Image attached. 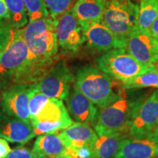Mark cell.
<instances>
[{"instance_id": "6da1fadb", "label": "cell", "mask_w": 158, "mask_h": 158, "mask_svg": "<svg viewBox=\"0 0 158 158\" xmlns=\"http://www.w3.org/2000/svg\"><path fill=\"white\" fill-rule=\"evenodd\" d=\"M20 32L29 56L15 76L13 84H37L58 60L56 19L48 17L29 22Z\"/></svg>"}, {"instance_id": "7a4b0ae2", "label": "cell", "mask_w": 158, "mask_h": 158, "mask_svg": "<svg viewBox=\"0 0 158 158\" xmlns=\"http://www.w3.org/2000/svg\"><path fill=\"white\" fill-rule=\"evenodd\" d=\"M74 86L100 108L122 97L114 90L110 77L92 65L82 67L77 72Z\"/></svg>"}, {"instance_id": "3957f363", "label": "cell", "mask_w": 158, "mask_h": 158, "mask_svg": "<svg viewBox=\"0 0 158 158\" xmlns=\"http://www.w3.org/2000/svg\"><path fill=\"white\" fill-rule=\"evenodd\" d=\"M137 102L121 97L112 103L100 108L93 126L98 135L123 134L129 131Z\"/></svg>"}, {"instance_id": "277c9868", "label": "cell", "mask_w": 158, "mask_h": 158, "mask_svg": "<svg viewBox=\"0 0 158 158\" xmlns=\"http://www.w3.org/2000/svg\"><path fill=\"white\" fill-rule=\"evenodd\" d=\"M150 67L138 62L125 49L106 51L96 59L97 68L109 77L123 83L147 72Z\"/></svg>"}, {"instance_id": "5b68a950", "label": "cell", "mask_w": 158, "mask_h": 158, "mask_svg": "<svg viewBox=\"0 0 158 158\" xmlns=\"http://www.w3.org/2000/svg\"><path fill=\"white\" fill-rule=\"evenodd\" d=\"M139 7L131 0H106L102 23L118 36L127 39L138 28Z\"/></svg>"}, {"instance_id": "8992f818", "label": "cell", "mask_w": 158, "mask_h": 158, "mask_svg": "<svg viewBox=\"0 0 158 158\" xmlns=\"http://www.w3.org/2000/svg\"><path fill=\"white\" fill-rule=\"evenodd\" d=\"M29 50L20 29H13L10 39L0 56V97L13 84L15 76L24 64Z\"/></svg>"}, {"instance_id": "52a82bcc", "label": "cell", "mask_w": 158, "mask_h": 158, "mask_svg": "<svg viewBox=\"0 0 158 158\" xmlns=\"http://www.w3.org/2000/svg\"><path fill=\"white\" fill-rule=\"evenodd\" d=\"M75 79L66 61L60 59L35 84L37 89L47 98L63 100L68 98Z\"/></svg>"}, {"instance_id": "ba28073f", "label": "cell", "mask_w": 158, "mask_h": 158, "mask_svg": "<svg viewBox=\"0 0 158 158\" xmlns=\"http://www.w3.org/2000/svg\"><path fill=\"white\" fill-rule=\"evenodd\" d=\"M129 131L133 138L157 135L158 91L153 92L141 102H137Z\"/></svg>"}, {"instance_id": "9c48e42d", "label": "cell", "mask_w": 158, "mask_h": 158, "mask_svg": "<svg viewBox=\"0 0 158 158\" xmlns=\"http://www.w3.org/2000/svg\"><path fill=\"white\" fill-rule=\"evenodd\" d=\"M32 84H14L1 95L0 108L4 113L31 124L29 101Z\"/></svg>"}, {"instance_id": "30bf717a", "label": "cell", "mask_w": 158, "mask_h": 158, "mask_svg": "<svg viewBox=\"0 0 158 158\" xmlns=\"http://www.w3.org/2000/svg\"><path fill=\"white\" fill-rule=\"evenodd\" d=\"M58 45L62 51L76 53L85 43L84 31L75 16L73 7L56 19Z\"/></svg>"}, {"instance_id": "8fae6325", "label": "cell", "mask_w": 158, "mask_h": 158, "mask_svg": "<svg viewBox=\"0 0 158 158\" xmlns=\"http://www.w3.org/2000/svg\"><path fill=\"white\" fill-rule=\"evenodd\" d=\"M125 50L146 66L157 64L158 42L150 31L135 29L127 37Z\"/></svg>"}, {"instance_id": "7c38bea8", "label": "cell", "mask_w": 158, "mask_h": 158, "mask_svg": "<svg viewBox=\"0 0 158 158\" xmlns=\"http://www.w3.org/2000/svg\"><path fill=\"white\" fill-rule=\"evenodd\" d=\"M84 31L85 43L94 50L108 51L127 48V39L118 36L102 22L90 26Z\"/></svg>"}, {"instance_id": "4fadbf2b", "label": "cell", "mask_w": 158, "mask_h": 158, "mask_svg": "<svg viewBox=\"0 0 158 158\" xmlns=\"http://www.w3.org/2000/svg\"><path fill=\"white\" fill-rule=\"evenodd\" d=\"M114 158H158V135L124 139Z\"/></svg>"}, {"instance_id": "5bb4252c", "label": "cell", "mask_w": 158, "mask_h": 158, "mask_svg": "<svg viewBox=\"0 0 158 158\" xmlns=\"http://www.w3.org/2000/svg\"><path fill=\"white\" fill-rule=\"evenodd\" d=\"M65 100L67 110L73 121L76 123L92 124L93 125L98 114L97 108L74 84Z\"/></svg>"}, {"instance_id": "9a60e30c", "label": "cell", "mask_w": 158, "mask_h": 158, "mask_svg": "<svg viewBox=\"0 0 158 158\" xmlns=\"http://www.w3.org/2000/svg\"><path fill=\"white\" fill-rule=\"evenodd\" d=\"M35 137L31 124L13 117L0 110V138L24 144Z\"/></svg>"}, {"instance_id": "2e32d148", "label": "cell", "mask_w": 158, "mask_h": 158, "mask_svg": "<svg viewBox=\"0 0 158 158\" xmlns=\"http://www.w3.org/2000/svg\"><path fill=\"white\" fill-rule=\"evenodd\" d=\"M106 0H78L73 10L83 30L94 23L102 22Z\"/></svg>"}, {"instance_id": "e0dca14e", "label": "cell", "mask_w": 158, "mask_h": 158, "mask_svg": "<svg viewBox=\"0 0 158 158\" xmlns=\"http://www.w3.org/2000/svg\"><path fill=\"white\" fill-rule=\"evenodd\" d=\"M66 147H92L98 135L89 124L74 123L58 133Z\"/></svg>"}, {"instance_id": "ac0fdd59", "label": "cell", "mask_w": 158, "mask_h": 158, "mask_svg": "<svg viewBox=\"0 0 158 158\" xmlns=\"http://www.w3.org/2000/svg\"><path fill=\"white\" fill-rule=\"evenodd\" d=\"M66 148L58 133H46L38 135L31 151L35 158H60Z\"/></svg>"}, {"instance_id": "d6986e66", "label": "cell", "mask_w": 158, "mask_h": 158, "mask_svg": "<svg viewBox=\"0 0 158 158\" xmlns=\"http://www.w3.org/2000/svg\"><path fill=\"white\" fill-rule=\"evenodd\" d=\"M58 122H73L62 100L48 98L41 107L36 117L31 121V125H34L38 122L51 123Z\"/></svg>"}, {"instance_id": "ffe728a7", "label": "cell", "mask_w": 158, "mask_h": 158, "mask_svg": "<svg viewBox=\"0 0 158 158\" xmlns=\"http://www.w3.org/2000/svg\"><path fill=\"white\" fill-rule=\"evenodd\" d=\"M124 140L123 134L98 135L92 147V158H114Z\"/></svg>"}, {"instance_id": "44dd1931", "label": "cell", "mask_w": 158, "mask_h": 158, "mask_svg": "<svg viewBox=\"0 0 158 158\" xmlns=\"http://www.w3.org/2000/svg\"><path fill=\"white\" fill-rule=\"evenodd\" d=\"M158 16V0H141L138 16V28L150 31L151 27Z\"/></svg>"}, {"instance_id": "7402d4cb", "label": "cell", "mask_w": 158, "mask_h": 158, "mask_svg": "<svg viewBox=\"0 0 158 158\" xmlns=\"http://www.w3.org/2000/svg\"><path fill=\"white\" fill-rule=\"evenodd\" d=\"M124 89H133L147 87L158 88V64L150 67L147 72L123 83Z\"/></svg>"}, {"instance_id": "603a6c76", "label": "cell", "mask_w": 158, "mask_h": 158, "mask_svg": "<svg viewBox=\"0 0 158 158\" xmlns=\"http://www.w3.org/2000/svg\"><path fill=\"white\" fill-rule=\"evenodd\" d=\"M10 14V24L12 28H23L29 21L23 0H5Z\"/></svg>"}, {"instance_id": "cb8c5ba5", "label": "cell", "mask_w": 158, "mask_h": 158, "mask_svg": "<svg viewBox=\"0 0 158 158\" xmlns=\"http://www.w3.org/2000/svg\"><path fill=\"white\" fill-rule=\"evenodd\" d=\"M29 22L50 17L44 0H23Z\"/></svg>"}, {"instance_id": "d4e9b609", "label": "cell", "mask_w": 158, "mask_h": 158, "mask_svg": "<svg viewBox=\"0 0 158 158\" xmlns=\"http://www.w3.org/2000/svg\"><path fill=\"white\" fill-rule=\"evenodd\" d=\"M50 17L56 19L70 7L72 0H44Z\"/></svg>"}, {"instance_id": "484cf974", "label": "cell", "mask_w": 158, "mask_h": 158, "mask_svg": "<svg viewBox=\"0 0 158 158\" xmlns=\"http://www.w3.org/2000/svg\"><path fill=\"white\" fill-rule=\"evenodd\" d=\"M60 158H92V147H67Z\"/></svg>"}, {"instance_id": "4316f807", "label": "cell", "mask_w": 158, "mask_h": 158, "mask_svg": "<svg viewBox=\"0 0 158 158\" xmlns=\"http://www.w3.org/2000/svg\"><path fill=\"white\" fill-rule=\"evenodd\" d=\"M5 158H35L31 149L26 147H19L11 150Z\"/></svg>"}, {"instance_id": "83f0119b", "label": "cell", "mask_w": 158, "mask_h": 158, "mask_svg": "<svg viewBox=\"0 0 158 158\" xmlns=\"http://www.w3.org/2000/svg\"><path fill=\"white\" fill-rule=\"evenodd\" d=\"M12 30H13V28L0 31V52L2 51L7 46L10 39Z\"/></svg>"}, {"instance_id": "f1b7e54d", "label": "cell", "mask_w": 158, "mask_h": 158, "mask_svg": "<svg viewBox=\"0 0 158 158\" xmlns=\"http://www.w3.org/2000/svg\"><path fill=\"white\" fill-rule=\"evenodd\" d=\"M11 149L7 141L4 138H0V158H5L10 152Z\"/></svg>"}, {"instance_id": "f546056e", "label": "cell", "mask_w": 158, "mask_h": 158, "mask_svg": "<svg viewBox=\"0 0 158 158\" xmlns=\"http://www.w3.org/2000/svg\"><path fill=\"white\" fill-rule=\"evenodd\" d=\"M0 19L10 20V14L5 0H0Z\"/></svg>"}, {"instance_id": "4dcf8cb0", "label": "cell", "mask_w": 158, "mask_h": 158, "mask_svg": "<svg viewBox=\"0 0 158 158\" xmlns=\"http://www.w3.org/2000/svg\"><path fill=\"white\" fill-rule=\"evenodd\" d=\"M150 32L152 35V36L155 37L156 40L158 42V16L154 23H152L151 27V29H150Z\"/></svg>"}, {"instance_id": "1f68e13d", "label": "cell", "mask_w": 158, "mask_h": 158, "mask_svg": "<svg viewBox=\"0 0 158 158\" xmlns=\"http://www.w3.org/2000/svg\"><path fill=\"white\" fill-rule=\"evenodd\" d=\"M1 54H2V51H1V52H0V56H1Z\"/></svg>"}, {"instance_id": "d6a6232c", "label": "cell", "mask_w": 158, "mask_h": 158, "mask_svg": "<svg viewBox=\"0 0 158 158\" xmlns=\"http://www.w3.org/2000/svg\"><path fill=\"white\" fill-rule=\"evenodd\" d=\"M157 135H158V133H157Z\"/></svg>"}]
</instances>
